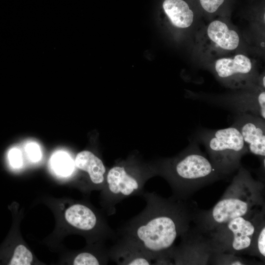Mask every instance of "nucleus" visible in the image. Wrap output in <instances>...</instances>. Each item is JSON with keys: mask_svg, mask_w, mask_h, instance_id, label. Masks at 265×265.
I'll return each mask as SVG.
<instances>
[{"mask_svg": "<svg viewBox=\"0 0 265 265\" xmlns=\"http://www.w3.org/2000/svg\"><path fill=\"white\" fill-rule=\"evenodd\" d=\"M75 164L78 168L88 172L93 183L99 184L104 181L105 167L102 161L91 152L83 151L78 153Z\"/></svg>", "mask_w": 265, "mask_h": 265, "instance_id": "13", "label": "nucleus"}, {"mask_svg": "<svg viewBox=\"0 0 265 265\" xmlns=\"http://www.w3.org/2000/svg\"><path fill=\"white\" fill-rule=\"evenodd\" d=\"M182 264L207 265L213 252L208 238L195 228L183 236Z\"/></svg>", "mask_w": 265, "mask_h": 265, "instance_id": "10", "label": "nucleus"}, {"mask_svg": "<svg viewBox=\"0 0 265 265\" xmlns=\"http://www.w3.org/2000/svg\"><path fill=\"white\" fill-rule=\"evenodd\" d=\"M201 9L208 14L216 12L223 5L225 0H198Z\"/></svg>", "mask_w": 265, "mask_h": 265, "instance_id": "19", "label": "nucleus"}, {"mask_svg": "<svg viewBox=\"0 0 265 265\" xmlns=\"http://www.w3.org/2000/svg\"><path fill=\"white\" fill-rule=\"evenodd\" d=\"M26 151L31 161L36 162L40 160L42 154L37 144L33 142L27 144L26 147Z\"/></svg>", "mask_w": 265, "mask_h": 265, "instance_id": "21", "label": "nucleus"}, {"mask_svg": "<svg viewBox=\"0 0 265 265\" xmlns=\"http://www.w3.org/2000/svg\"><path fill=\"white\" fill-rule=\"evenodd\" d=\"M99 264L98 259L94 255L87 252L81 253L77 255L73 262L74 265H98Z\"/></svg>", "mask_w": 265, "mask_h": 265, "instance_id": "20", "label": "nucleus"}, {"mask_svg": "<svg viewBox=\"0 0 265 265\" xmlns=\"http://www.w3.org/2000/svg\"><path fill=\"white\" fill-rule=\"evenodd\" d=\"M265 185L241 165L219 201L208 210H195L196 229L206 235L230 220L249 216L265 208Z\"/></svg>", "mask_w": 265, "mask_h": 265, "instance_id": "1", "label": "nucleus"}, {"mask_svg": "<svg viewBox=\"0 0 265 265\" xmlns=\"http://www.w3.org/2000/svg\"><path fill=\"white\" fill-rule=\"evenodd\" d=\"M252 262L236 255L223 252H215L212 256L210 264L243 265H251Z\"/></svg>", "mask_w": 265, "mask_h": 265, "instance_id": "17", "label": "nucleus"}, {"mask_svg": "<svg viewBox=\"0 0 265 265\" xmlns=\"http://www.w3.org/2000/svg\"><path fill=\"white\" fill-rule=\"evenodd\" d=\"M257 256L265 262V220L258 226L253 236L252 244L248 253Z\"/></svg>", "mask_w": 265, "mask_h": 265, "instance_id": "16", "label": "nucleus"}, {"mask_svg": "<svg viewBox=\"0 0 265 265\" xmlns=\"http://www.w3.org/2000/svg\"><path fill=\"white\" fill-rule=\"evenodd\" d=\"M171 173L176 190L183 199L222 177L195 141L176 159Z\"/></svg>", "mask_w": 265, "mask_h": 265, "instance_id": "3", "label": "nucleus"}, {"mask_svg": "<svg viewBox=\"0 0 265 265\" xmlns=\"http://www.w3.org/2000/svg\"><path fill=\"white\" fill-rule=\"evenodd\" d=\"M197 139L205 146L210 161L222 177L238 171L241 158L248 153L240 133L233 126L204 130Z\"/></svg>", "mask_w": 265, "mask_h": 265, "instance_id": "4", "label": "nucleus"}, {"mask_svg": "<svg viewBox=\"0 0 265 265\" xmlns=\"http://www.w3.org/2000/svg\"><path fill=\"white\" fill-rule=\"evenodd\" d=\"M161 10L169 24L176 29H187L194 22L193 8L187 0H162Z\"/></svg>", "mask_w": 265, "mask_h": 265, "instance_id": "11", "label": "nucleus"}, {"mask_svg": "<svg viewBox=\"0 0 265 265\" xmlns=\"http://www.w3.org/2000/svg\"><path fill=\"white\" fill-rule=\"evenodd\" d=\"M8 159L10 165L14 168L20 167L23 164L21 151L16 148L11 149L8 153Z\"/></svg>", "mask_w": 265, "mask_h": 265, "instance_id": "22", "label": "nucleus"}, {"mask_svg": "<svg viewBox=\"0 0 265 265\" xmlns=\"http://www.w3.org/2000/svg\"><path fill=\"white\" fill-rule=\"evenodd\" d=\"M65 217L73 227L85 231L93 229L97 222L94 213L89 208L80 204H75L68 208Z\"/></svg>", "mask_w": 265, "mask_h": 265, "instance_id": "14", "label": "nucleus"}, {"mask_svg": "<svg viewBox=\"0 0 265 265\" xmlns=\"http://www.w3.org/2000/svg\"><path fill=\"white\" fill-rule=\"evenodd\" d=\"M107 182L111 192L128 196L138 188L137 181L130 176L122 167L115 166L109 170Z\"/></svg>", "mask_w": 265, "mask_h": 265, "instance_id": "12", "label": "nucleus"}, {"mask_svg": "<svg viewBox=\"0 0 265 265\" xmlns=\"http://www.w3.org/2000/svg\"><path fill=\"white\" fill-rule=\"evenodd\" d=\"M197 42L203 53L215 56L236 50L240 43V37L228 24L215 20L203 29Z\"/></svg>", "mask_w": 265, "mask_h": 265, "instance_id": "7", "label": "nucleus"}, {"mask_svg": "<svg viewBox=\"0 0 265 265\" xmlns=\"http://www.w3.org/2000/svg\"><path fill=\"white\" fill-rule=\"evenodd\" d=\"M31 252L24 245H19L15 249L10 265H29L32 261Z\"/></svg>", "mask_w": 265, "mask_h": 265, "instance_id": "18", "label": "nucleus"}, {"mask_svg": "<svg viewBox=\"0 0 265 265\" xmlns=\"http://www.w3.org/2000/svg\"><path fill=\"white\" fill-rule=\"evenodd\" d=\"M51 164L53 170L58 175L66 176L70 175L74 169V162L68 154L59 151L52 156Z\"/></svg>", "mask_w": 265, "mask_h": 265, "instance_id": "15", "label": "nucleus"}, {"mask_svg": "<svg viewBox=\"0 0 265 265\" xmlns=\"http://www.w3.org/2000/svg\"><path fill=\"white\" fill-rule=\"evenodd\" d=\"M212 102L237 114L250 113L265 120V88L257 84L245 88L242 92L212 100Z\"/></svg>", "mask_w": 265, "mask_h": 265, "instance_id": "8", "label": "nucleus"}, {"mask_svg": "<svg viewBox=\"0 0 265 265\" xmlns=\"http://www.w3.org/2000/svg\"><path fill=\"white\" fill-rule=\"evenodd\" d=\"M232 126L240 133L248 152L265 158V120L250 113L237 114Z\"/></svg>", "mask_w": 265, "mask_h": 265, "instance_id": "9", "label": "nucleus"}, {"mask_svg": "<svg viewBox=\"0 0 265 265\" xmlns=\"http://www.w3.org/2000/svg\"><path fill=\"white\" fill-rule=\"evenodd\" d=\"M265 210L249 216H239L230 220L205 235L215 252L234 255L248 253L253 236L262 220Z\"/></svg>", "mask_w": 265, "mask_h": 265, "instance_id": "5", "label": "nucleus"}, {"mask_svg": "<svg viewBox=\"0 0 265 265\" xmlns=\"http://www.w3.org/2000/svg\"><path fill=\"white\" fill-rule=\"evenodd\" d=\"M128 264L129 265H150V262L145 258H136L131 261Z\"/></svg>", "mask_w": 265, "mask_h": 265, "instance_id": "23", "label": "nucleus"}, {"mask_svg": "<svg viewBox=\"0 0 265 265\" xmlns=\"http://www.w3.org/2000/svg\"><path fill=\"white\" fill-rule=\"evenodd\" d=\"M213 71L224 85L232 89L246 88L257 84L255 65L244 54L217 59L214 63Z\"/></svg>", "mask_w": 265, "mask_h": 265, "instance_id": "6", "label": "nucleus"}, {"mask_svg": "<svg viewBox=\"0 0 265 265\" xmlns=\"http://www.w3.org/2000/svg\"><path fill=\"white\" fill-rule=\"evenodd\" d=\"M161 204L145 224L136 231V236L143 245L156 255L167 253L178 237L188 232L196 210L182 202Z\"/></svg>", "mask_w": 265, "mask_h": 265, "instance_id": "2", "label": "nucleus"}]
</instances>
